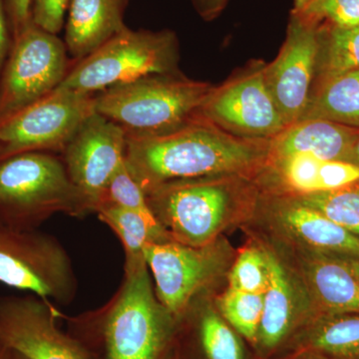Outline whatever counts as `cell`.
<instances>
[{"label":"cell","mask_w":359,"mask_h":359,"mask_svg":"<svg viewBox=\"0 0 359 359\" xmlns=\"http://www.w3.org/2000/svg\"><path fill=\"white\" fill-rule=\"evenodd\" d=\"M198 11L205 20L215 18L224 8L228 0H194Z\"/></svg>","instance_id":"34"},{"label":"cell","mask_w":359,"mask_h":359,"mask_svg":"<svg viewBox=\"0 0 359 359\" xmlns=\"http://www.w3.org/2000/svg\"><path fill=\"white\" fill-rule=\"evenodd\" d=\"M347 162L356 165L359 167V134L356 140L354 141L353 148H351V154H349Z\"/></svg>","instance_id":"35"},{"label":"cell","mask_w":359,"mask_h":359,"mask_svg":"<svg viewBox=\"0 0 359 359\" xmlns=\"http://www.w3.org/2000/svg\"><path fill=\"white\" fill-rule=\"evenodd\" d=\"M294 359H311V358H302V356H295Z\"/></svg>","instance_id":"38"},{"label":"cell","mask_w":359,"mask_h":359,"mask_svg":"<svg viewBox=\"0 0 359 359\" xmlns=\"http://www.w3.org/2000/svg\"><path fill=\"white\" fill-rule=\"evenodd\" d=\"M104 203L119 205L144 216L155 217L149 205L147 196L132 178L125 163L111 179L101 204Z\"/></svg>","instance_id":"30"},{"label":"cell","mask_w":359,"mask_h":359,"mask_svg":"<svg viewBox=\"0 0 359 359\" xmlns=\"http://www.w3.org/2000/svg\"><path fill=\"white\" fill-rule=\"evenodd\" d=\"M146 196L153 214L175 242L191 247L211 244L231 203L230 189L218 177L163 184Z\"/></svg>","instance_id":"9"},{"label":"cell","mask_w":359,"mask_h":359,"mask_svg":"<svg viewBox=\"0 0 359 359\" xmlns=\"http://www.w3.org/2000/svg\"><path fill=\"white\" fill-rule=\"evenodd\" d=\"M269 154V140L241 138L198 114L170 133L127 137L125 164L147 194L171 182L243 173Z\"/></svg>","instance_id":"1"},{"label":"cell","mask_w":359,"mask_h":359,"mask_svg":"<svg viewBox=\"0 0 359 359\" xmlns=\"http://www.w3.org/2000/svg\"><path fill=\"white\" fill-rule=\"evenodd\" d=\"M359 128L323 119L301 120L269 140V159L308 154L347 162Z\"/></svg>","instance_id":"15"},{"label":"cell","mask_w":359,"mask_h":359,"mask_svg":"<svg viewBox=\"0 0 359 359\" xmlns=\"http://www.w3.org/2000/svg\"><path fill=\"white\" fill-rule=\"evenodd\" d=\"M8 359H28V358H26L25 355H22V354L16 353V351H11V349H9Z\"/></svg>","instance_id":"37"},{"label":"cell","mask_w":359,"mask_h":359,"mask_svg":"<svg viewBox=\"0 0 359 359\" xmlns=\"http://www.w3.org/2000/svg\"><path fill=\"white\" fill-rule=\"evenodd\" d=\"M33 0H4V6L13 39L32 21Z\"/></svg>","instance_id":"32"},{"label":"cell","mask_w":359,"mask_h":359,"mask_svg":"<svg viewBox=\"0 0 359 359\" xmlns=\"http://www.w3.org/2000/svg\"><path fill=\"white\" fill-rule=\"evenodd\" d=\"M0 283L68 306L78 292L71 257L63 245L39 230L0 223Z\"/></svg>","instance_id":"6"},{"label":"cell","mask_w":359,"mask_h":359,"mask_svg":"<svg viewBox=\"0 0 359 359\" xmlns=\"http://www.w3.org/2000/svg\"><path fill=\"white\" fill-rule=\"evenodd\" d=\"M13 42V34H11V27H9L4 0H0V76H1L2 70H4L7 58L11 53Z\"/></svg>","instance_id":"33"},{"label":"cell","mask_w":359,"mask_h":359,"mask_svg":"<svg viewBox=\"0 0 359 359\" xmlns=\"http://www.w3.org/2000/svg\"><path fill=\"white\" fill-rule=\"evenodd\" d=\"M201 346L207 359H245L237 337L221 316L207 309L198 323Z\"/></svg>","instance_id":"28"},{"label":"cell","mask_w":359,"mask_h":359,"mask_svg":"<svg viewBox=\"0 0 359 359\" xmlns=\"http://www.w3.org/2000/svg\"><path fill=\"white\" fill-rule=\"evenodd\" d=\"M264 294L229 289L219 302L226 320L254 346L263 316Z\"/></svg>","instance_id":"27"},{"label":"cell","mask_w":359,"mask_h":359,"mask_svg":"<svg viewBox=\"0 0 359 359\" xmlns=\"http://www.w3.org/2000/svg\"><path fill=\"white\" fill-rule=\"evenodd\" d=\"M95 112V94L57 87L0 123V162L26 152L63 153Z\"/></svg>","instance_id":"7"},{"label":"cell","mask_w":359,"mask_h":359,"mask_svg":"<svg viewBox=\"0 0 359 359\" xmlns=\"http://www.w3.org/2000/svg\"><path fill=\"white\" fill-rule=\"evenodd\" d=\"M129 0H70L66 21V48L82 60L121 32Z\"/></svg>","instance_id":"16"},{"label":"cell","mask_w":359,"mask_h":359,"mask_svg":"<svg viewBox=\"0 0 359 359\" xmlns=\"http://www.w3.org/2000/svg\"><path fill=\"white\" fill-rule=\"evenodd\" d=\"M320 83L342 73L359 70V25L320 27Z\"/></svg>","instance_id":"24"},{"label":"cell","mask_w":359,"mask_h":359,"mask_svg":"<svg viewBox=\"0 0 359 359\" xmlns=\"http://www.w3.org/2000/svg\"><path fill=\"white\" fill-rule=\"evenodd\" d=\"M212 87L180 75L155 74L111 86L95 95V110L127 137L170 133L197 117Z\"/></svg>","instance_id":"3"},{"label":"cell","mask_w":359,"mask_h":359,"mask_svg":"<svg viewBox=\"0 0 359 359\" xmlns=\"http://www.w3.org/2000/svg\"><path fill=\"white\" fill-rule=\"evenodd\" d=\"M126 143L124 129L95 112L63 151L69 178L89 201L94 214L111 179L125 163Z\"/></svg>","instance_id":"12"},{"label":"cell","mask_w":359,"mask_h":359,"mask_svg":"<svg viewBox=\"0 0 359 359\" xmlns=\"http://www.w3.org/2000/svg\"><path fill=\"white\" fill-rule=\"evenodd\" d=\"M280 217L292 235L314 250L359 257L358 237L295 198L283 205Z\"/></svg>","instance_id":"19"},{"label":"cell","mask_w":359,"mask_h":359,"mask_svg":"<svg viewBox=\"0 0 359 359\" xmlns=\"http://www.w3.org/2000/svg\"><path fill=\"white\" fill-rule=\"evenodd\" d=\"M269 285L266 254L256 249L241 252L231 269L230 289L252 294H264Z\"/></svg>","instance_id":"29"},{"label":"cell","mask_w":359,"mask_h":359,"mask_svg":"<svg viewBox=\"0 0 359 359\" xmlns=\"http://www.w3.org/2000/svg\"><path fill=\"white\" fill-rule=\"evenodd\" d=\"M264 66L212 88L199 115L241 138L271 140L287 128L269 92Z\"/></svg>","instance_id":"11"},{"label":"cell","mask_w":359,"mask_h":359,"mask_svg":"<svg viewBox=\"0 0 359 359\" xmlns=\"http://www.w3.org/2000/svg\"><path fill=\"white\" fill-rule=\"evenodd\" d=\"M283 183L299 195L328 192L359 183V167L342 161L295 154L275 159Z\"/></svg>","instance_id":"18"},{"label":"cell","mask_w":359,"mask_h":359,"mask_svg":"<svg viewBox=\"0 0 359 359\" xmlns=\"http://www.w3.org/2000/svg\"><path fill=\"white\" fill-rule=\"evenodd\" d=\"M308 119L328 120L359 128V70L321 82L301 118Z\"/></svg>","instance_id":"23"},{"label":"cell","mask_w":359,"mask_h":359,"mask_svg":"<svg viewBox=\"0 0 359 359\" xmlns=\"http://www.w3.org/2000/svg\"><path fill=\"white\" fill-rule=\"evenodd\" d=\"M9 349L0 344V359H8Z\"/></svg>","instance_id":"36"},{"label":"cell","mask_w":359,"mask_h":359,"mask_svg":"<svg viewBox=\"0 0 359 359\" xmlns=\"http://www.w3.org/2000/svg\"><path fill=\"white\" fill-rule=\"evenodd\" d=\"M295 199L323 212L359 238V183L328 192L297 195Z\"/></svg>","instance_id":"25"},{"label":"cell","mask_w":359,"mask_h":359,"mask_svg":"<svg viewBox=\"0 0 359 359\" xmlns=\"http://www.w3.org/2000/svg\"><path fill=\"white\" fill-rule=\"evenodd\" d=\"M292 15L325 28L359 25V0H294Z\"/></svg>","instance_id":"26"},{"label":"cell","mask_w":359,"mask_h":359,"mask_svg":"<svg viewBox=\"0 0 359 359\" xmlns=\"http://www.w3.org/2000/svg\"><path fill=\"white\" fill-rule=\"evenodd\" d=\"M295 356L359 359V313H325L309 325Z\"/></svg>","instance_id":"20"},{"label":"cell","mask_w":359,"mask_h":359,"mask_svg":"<svg viewBox=\"0 0 359 359\" xmlns=\"http://www.w3.org/2000/svg\"><path fill=\"white\" fill-rule=\"evenodd\" d=\"M320 48V28L292 15L278 57L264 65L266 85L287 127L299 122L308 107Z\"/></svg>","instance_id":"13"},{"label":"cell","mask_w":359,"mask_h":359,"mask_svg":"<svg viewBox=\"0 0 359 359\" xmlns=\"http://www.w3.org/2000/svg\"><path fill=\"white\" fill-rule=\"evenodd\" d=\"M306 271L325 313H359V257L313 250Z\"/></svg>","instance_id":"17"},{"label":"cell","mask_w":359,"mask_h":359,"mask_svg":"<svg viewBox=\"0 0 359 359\" xmlns=\"http://www.w3.org/2000/svg\"><path fill=\"white\" fill-rule=\"evenodd\" d=\"M269 285L264 294V309L256 346L262 353L276 349L287 339L294 325V297L289 276L283 264L266 254Z\"/></svg>","instance_id":"21"},{"label":"cell","mask_w":359,"mask_h":359,"mask_svg":"<svg viewBox=\"0 0 359 359\" xmlns=\"http://www.w3.org/2000/svg\"><path fill=\"white\" fill-rule=\"evenodd\" d=\"M58 316L35 294L0 297V344L28 359H91L86 344L59 328Z\"/></svg>","instance_id":"10"},{"label":"cell","mask_w":359,"mask_h":359,"mask_svg":"<svg viewBox=\"0 0 359 359\" xmlns=\"http://www.w3.org/2000/svg\"><path fill=\"white\" fill-rule=\"evenodd\" d=\"M99 320L105 359H167L180 321L158 299L147 263L125 269Z\"/></svg>","instance_id":"4"},{"label":"cell","mask_w":359,"mask_h":359,"mask_svg":"<svg viewBox=\"0 0 359 359\" xmlns=\"http://www.w3.org/2000/svg\"><path fill=\"white\" fill-rule=\"evenodd\" d=\"M95 214L121 241L125 252V269L146 264V245L174 241L156 217L144 216L108 203L99 205Z\"/></svg>","instance_id":"22"},{"label":"cell","mask_w":359,"mask_h":359,"mask_svg":"<svg viewBox=\"0 0 359 359\" xmlns=\"http://www.w3.org/2000/svg\"><path fill=\"white\" fill-rule=\"evenodd\" d=\"M56 214L77 219L94 214L63 160L53 153L26 152L0 162V223L37 230Z\"/></svg>","instance_id":"2"},{"label":"cell","mask_w":359,"mask_h":359,"mask_svg":"<svg viewBox=\"0 0 359 359\" xmlns=\"http://www.w3.org/2000/svg\"><path fill=\"white\" fill-rule=\"evenodd\" d=\"M144 255L158 299L179 320L219 271V257L210 244L191 247L175 241L147 244Z\"/></svg>","instance_id":"14"},{"label":"cell","mask_w":359,"mask_h":359,"mask_svg":"<svg viewBox=\"0 0 359 359\" xmlns=\"http://www.w3.org/2000/svg\"><path fill=\"white\" fill-rule=\"evenodd\" d=\"M167 359H169V358H167Z\"/></svg>","instance_id":"39"},{"label":"cell","mask_w":359,"mask_h":359,"mask_svg":"<svg viewBox=\"0 0 359 359\" xmlns=\"http://www.w3.org/2000/svg\"><path fill=\"white\" fill-rule=\"evenodd\" d=\"M70 0H33V23L46 32L57 35L65 25Z\"/></svg>","instance_id":"31"},{"label":"cell","mask_w":359,"mask_h":359,"mask_svg":"<svg viewBox=\"0 0 359 359\" xmlns=\"http://www.w3.org/2000/svg\"><path fill=\"white\" fill-rule=\"evenodd\" d=\"M178 48L174 33L125 27L70 68L58 87L96 94L111 86L155 74H175Z\"/></svg>","instance_id":"5"},{"label":"cell","mask_w":359,"mask_h":359,"mask_svg":"<svg viewBox=\"0 0 359 359\" xmlns=\"http://www.w3.org/2000/svg\"><path fill=\"white\" fill-rule=\"evenodd\" d=\"M67 52L57 35L33 21L26 26L0 76V123L57 88L70 69Z\"/></svg>","instance_id":"8"}]
</instances>
